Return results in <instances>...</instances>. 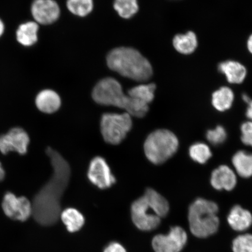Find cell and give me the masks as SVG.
I'll return each mask as SVG.
<instances>
[{
    "instance_id": "2",
    "label": "cell",
    "mask_w": 252,
    "mask_h": 252,
    "mask_svg": "<svg viewBox=\"0 0 252 252\" xmlns=\"http://www.w3.org/2000/svg\"><path fill=\"white\" fill-rule=\"evenodd\" d=\"M92 96L94 101L99 105L117 107L134 117L143 118L149 110V105L126 95L121 84L114 78L100 81L94 87Z\"/></svg>"
},
{
    "instance_id": "24",
    "label": "cell",
    "mask_w": 252,
    "mask_h": 252,
    "mask_svg": "<svg viewBox=\"0 0 252 252\" xmlns=\"http://www.w3.org/2000/svg\"><path fill=\"white\" fill-rule=\"evenodd\" d=\"M114 8L121 17L128 19L137 13L138 5L137 0H115Z\"/></svg>"
},
{
    "instance_id": "1",
    "label": "cell",
    "mask_w": 252,
    "mask_h": 252,
    "mask_svg": "<svg viewBox=\"0 0 252 252\" xmlns=\"http://www.w3.org/2000/svg\"><path fill=\"white\" fill-rule=\"evenodd\" d=\"M46 153L51 162L53 175L34 196L32 204L36 221L43 226H50L61 217V198L70 182L71 168L67 160L52 148H47Z\"/></svg>"
},
{
    "instance_id": "20",
    "label": "cell",
    "mask_w": 252,
    "mask_h": 252,
    "mask_svg": "<svg viewBox=\"0 0 252 252\" xmlns=\"http://www.w3.org/2000/svg\"><path fill=\"white\" fill-rule=\"evenodd\" d=\"M234 94L231 88L223 87L215 91L212 95V104L214 108L220 112L225 111L232 105Z\"/></svg>"
},
{
    "instance_id": "8",
    "label": "cell",
    "mask_w": 252,
    "mask_h": 252,
    "mask_svg": "<svg viewBox=\"0 0 252 252\" xmlns=\"http://www.w3.org/2000/svg\"><path fill=\"white\" fill-rule=\"evenodd\" d=\"M2 209L5 215L13 220L24 222L32 215V204L25 196L17 197L8 191L3 197Z\"/></svg>"
},
{
    "instance_id": "26",
    "label": "cell",
    "mask_w": 252,
    "mask_h": 252,
    "mask_svg": "<svg viewBox=\"0 0 252 252\" xmlns=\"http://www.w3.org/2000/svg\"><path fill=\"white\" fill-rule=\"evenodd\" d=\"M67 5L72 14L85 17L92 11L93 1V0H68Z\"/></svg>"
},
{
    "instance_id": "14",
    "label": "cell",
    "mask_w": 252,
    "mask_h": 252,
    "mask_svg": "<svg viewBox=\"0 0 252 252\" xmlns=\"http://www.w3.org/2000/svg\"><path fill=\"white\" fill-rule=\"evenodd\" d=\"M211 184L217 190H232L236 184V175L228 166L221 165L213 172Z\"/></svg>"
},
{
    "instance_id": "23",
    "label": "cell",
    "mask_w": 252,
    "mask_h": 252,
    "mask_svg": "<svg viewBox=\"0 0 252 252\" xmlns=\"http://www.w3.org/2000/svg\"><path fill=\"white\" fill-rule=\"evenodd\" d=\"M155 84H143L128 90V95L140 102L149 105L155 96Z\"/></svg>"
},
{
    "instance_id": "34",
    "label": "cell",
    "mask_w": 252,
    "mask_h": 252,
    "mask_svg": "<svg viewBox=\"0 0 252 252\" xmlns=\"http://www.w3.org/2000/svg\"><path fill=\"white\" fill-rule=\"evenodd\" d=\"M247 46L249 52H250L252 55V33L251 34V36L249 37Z\"/></svg>"
},
{
    "instance_id": "22",
    "label": "cell",
    "mask_w": 252,
    "mask_h": 252,
    "mask_svg": "<svg viewBox=\"0 0 252 252\" xmlns=\"http://www.w3.org/2000/svg\"><path fill=\"white\" fill-rule=\"evenodd\" d=\"M61 217L68 231L70 232L79 231L84 224L85 219L83 214L72 208L63 211Z\"/></svg>"
},
{
    "instance_id": "4",
    "label": "cell",
    "mask_w": 252,
    "mask_h": 252,
    "mask_svg": "<svg viewBox=\"0 0 252 252\" xmlns=\"http://www.w3.org/2000/svg\"><path fill=\"white\" fill-rule=\"evenodd\" d=\"M219 207L213 201L198 198L189 209V227L191 234L199 238H206L218 231L220 220Z\"/></svg>"
},
{
    "instance_id": "11",
    "label": "cell",
    "mask_w": 252,
    "mask_h": 252,
    "mask_svg": "<svg viewBox=\"0 0 252 252\" xmlns=\"http://www.w3.org/2000/svg\"><path fill=\"white\" fill-rule=\"evenodd\" d=\"M87 176L91 184L102 190L112 187L116 182L108 163L101 157L91 160Z\"/></svg>"
},
{
    "instance_id": "28",
    "label": "cell",
    "mask_w": 252,
    "mask_h": 252,
    "mask_svg": "<svg viewBox=\"0 0 252 252\" xmlns=\"http://www.w3.org/2000/svg\"><path fill=\"white\" fill-rule=\"evenodd\" d=\"M227 134L225 129L221 126H217L215 129L207 132L206 138L208 141L214 146H219L224 143Z\"/></svg>"
},
{
    "instance_id": "13",
    "label": "cell",
    "mask_w": 252,
    "mask_h": 252,
    "mask_svg": "<svg viewBox=\"0 0 252 252\" xmlns=\"http://www.w3.org/2000/svg\"><path fill=\"white\" fill-rule=\"evenodd\" d=\"M39 26L34 21H26L18 25L15 31V39L21 46L30 47L38 40Z\"/></svg>"
},
{
    "instance_id": "21",
    "label": "cell",
    "mask_w": 252,
    "mask_h": 252,
    "mask_svg": "<svg viewBox=\"0 0 252 252\" xmlns=\"http://www.w3.org/2000/svg\"><path fill=\"white\" fill-rule=\"evenodd\" d=\"M143 195L147 201L152 205L157 215L160 219L167 216L169 210V203L162 195L151 188L147 189Z\"/></svg>"
},
{
    "instance_id": "17",
    "label": "cell",
    "mask_w": 252,
    "mask_h": 252,
    "mask_svg": "<svg viewBox=\"0 0 252 252\" xmlns=\"http://www.w3.org/2000/svg\"><path fill=\"white\" fill-rule=\"evenodd\" d=\"M219 70L225 75L228 83L239 84L243 83L247 75V70L243 64L236 61L220 63Z\"/></svg>"
},
{
    "instance_id": "15",
    "label": "cell",
    "mask_w": 252,
    "mask_h": 252,
    "mask_svg": "<svg viewBox=\"0 0 252 252\" xmlns=\"http://www.w3.org/2000/svg\"><path fill=\"white\" fill-rule=\"evenodd\" d=\"M61 97L58 93L52 90H43L37 94L35 98L36 108L40 112L52 114L61 108Z\"/></svg>"
},
{
    "instance_id": "27",
    "label": "cell",
    "mask_w": 252,
    "mask_h": 252,
    "mask_svg": "<svg viewBox=\"0 0 252 252\" xmlns=\"http://www.w3.org/2000/svg\"><path fill=\"white\" fill-rule=\"evenodd\" d=\"M234 252H252V234L239 235L232 242Z\"/></svg>"
},
{
    "instance_id": "31",
    "label": "cell",
    "mask_w": 252,
    "mask_h": 252,
    "mask_svg": "<svg viewBox=\"0 0 252 252\" xmlns=\"http://www.w3.org/2000/svg\"><path fill=\"white\" fill-rule=\"evenodd\" d=\"M248 108L247 110V113H246V115H247V117L252 120V100L251 99L250 101L248 103Z\"/></svg>"
},
{
    "instance_id": "18",
    "label": "cell",
    "mask_w": 252,
    "mask_h": 252,
    "mask_svg": "<svg viewBox=\"0 0 252 252\" xmlns=\"http://www.w3.org/2000/svg\"><path fill=\"white\" fill-rule=\"evenodd\" d=\"M173 45L181 54L188 55L193 53L197 49L198 40L196 34L189 31L185 34H178L173 37Z\"/></svg>"
},
{
    "instance_id": "10",
    "label": "cell",
    "mask_w": 252,
    "mask_h": 252,
    "mask_svg": "<svg viewBox=\"0 0 252 252\" xmlns=\"http://www.w3.org/2000/svg\"><path fill=\"white\" fill-rule=\"evenodd\" d=\"M30 143V135L24 128L13 127L7 133L0 135V152L3 155L15 152L24 156L28 153Z\"/></svg>"
},
{
    "instance_id": "6",
    "label": "cell",
    "mask_w": 252,
    "mask_h": 252,
    "mask_svg": "<svg viewBox=\"0 0 252 252\" xmlns=\"http://www.w3.org/2000/svg\"><path fill=\"white\" fill-rule=\"evenodd\" d=\"M132 127L131 116L127 112L123 114L104 113L100 119V131L104 140L115 146L125 139Z\"/></svg>"
},
{
    "instance_id": "16",
    "label": "cell",
    "mask_w": 252,
    "mask_h": 252,
    "mask_svg": "<svg viewBox=\"0 0 252 252\" xmlns=\"http://www.w3.org/2000/svg\"><path fill=\"white\" fill-rule=\"evenodd\" d=\"M227 220L232 229L238 232L244 231L252 225V214L250 211L236 205L230 211Z\"/></svg>"
},
{
    "instance_id": "3",
    "label": "cell",
    "mask_w": 252,
    "mask_h": 252,
    "mask_svg": "<svg viewBox=\"0 0 252 252\" xmlns=\"http://www.w3.org/2000/svg\"><path fill=\"white\" fill-rule=\"evenodd\" d=\"M107 63L112 70L134 81H146L153 75L149 61L137 50L130 47L112 50L107 57Z\"/></svg>"
},
{
    "instance_id": "9",
    "label": "cell",
    "mask_w": 252,
    "mask_h": 252,
    "mask_svg": "<svg viewBox=\"0 0 252 252\" xmlns=\"http://www.w3.org/2000/svg\"><path fill=\"white\" fill-rule=\"evenodd\" d=\"M188 242V235L181 226H173L168 234L157 235L152 241L156 252H181Z\"/></svg>"
},
{
    "instance_id": "32",
    "label": "cell",
    "mask_w": 252,
    "mask_h": 252,
    "mask_svg": "<svg viewBox=\"0 0 252 252\" xmlns=\"http://www.w3.org/2000/svg\"><path fill=\"white\" fill-rule=\"evenodd\" d=\"M5 24L4 22L2 20L1 18H0V39L1 38V37L4 36V34L5 32Z\"/></svg>"
},
{
    "instance_id": "29",
    "label": "cell",
    "mask_w": 252,
    "mask_h": 252,
    "mask_svg": "<svg viewBox=\"0 0 252 252\" xmlns=\"http://www.w3.org/2000/svg\"><path fill=\"white\" fill-rule=\"evenodd\" d=\"M241 130L242 143L246 146L252 147V121L245 122L242 124Z\"/></svg>"
},
{
    "instance_id": "19",
    "label": "cell",
    "mask_w": 252,
    "mask_h": 252,
    "mask_svg": "<svg viewBox=\"0 0 252 252\" xmlns=\"http://www.w3.org/2000/svg\"><path fill=\"white\" fill-rule=\"evenodd\" d=\"M232 163L239 176L248 178L252 176V154L239 151L232 158Z\"/></svg>"
},
{
    "instance_id": "25",
    "label": "cell",
    "mask_w": 252,
    "mask_h": 252,
    "mask_svg": "<svg viewBox=\"0 0 252 252\" xmlns=\"http://www.w3.org/2000/svg\"><path fill=\"white\" fill-rule=\"evenodd\" d=\"M191 158L199 163H206L212 156L209 146L202 143H195L189 149Z\"/></svg>"
},
{
    "instance_id": "7",
    "label": "cell",
    "mask_w": 252,
    "mask_h": 252,
    "mask_svg": "<svg viewBox=\"0 0 252 252\" xmlns=\"http://www.w3.org/2000/svg\"><path fill=\"white\" fill-rule=\"evenodd\" d=\"M131 219L134 225L144 231L156 229L161 219L157 216L154 207L144 196L135 200L131 206Z\"/></svg>"
},
{
    "instance_id": "30",
    "label": "cell",
    "mask_w": 252,
    "mask_h": 252,
    "mask_svg": "<svg viewBox=\"0 0 252 252\" xmlns=\"http://www.w3.org/2000/svg\"><path fill=\"white\" fill-rule=\"evenodd\" d=\"M104 252H127L123 246L117 242L109 244L104 250Z\"/></svg>"
},
{
    "instance_id": "5",
    "label": "cell",
    "mask_w": 252,
    "mask_h": 252,
    "mask_svg": "<svg viewBox=\"0 0 252 252\" xmlns=\"http://www.w3.org/2000/svg\"><path fill=\"white\" fill-rule=\"evenodd\" d=\"M179 146L178 138L171 131L159 129L151 133L144 145L147 159L155 165L162 164L174 155Z\"/></svg>"
},
{
    "instance_id": "33",
    "label": "cell",
    "mask_w": 252,
    "mask_h": 252,
    "mask_svg": "<svg viewBox=\"0 0 252 252\" xmlns=\"http://www.w3.org/2000/svg\"><path fill=\"white\" fill-rule=\"evenodd\" d=\"M5 177V171L3 168V166L1 162H0V182H2Z\"/></svg>"
},
{
    "instance_id": "12",
    "label": "cell",
    "mask_w": 252,
    "mask_h": 252,
    "mask_svg": "<svg viewBox=\"0 0 252 252\" xmlns=\"http://www.w3.org/2000/svg\"><path fill=\"white\" fill-rule=\"evenodd\" d=\"M30 10L34 21L43 25L54 23L61 13L55 0H33Z\"/></svg>"
}]
</instances>
